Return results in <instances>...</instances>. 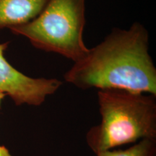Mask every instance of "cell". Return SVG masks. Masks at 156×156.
<instances>
[{
	"label": "cell",
	"mask_w": 156,
	"mask_h": 156,
	"mask_svg": "<svg viewBox=\"0 0 156 156\" xmlns=\"http://www.w3.org/2000/svg\"><path fill=\"white\" fill-rule=\"evenodd\" d=\"M150 35L141 23L113 28L104 39L64 75L77 88L119 89L156 95V67L149 51Z\"/></svg>",
	"instance_id": "obj_1"
},
{
	"label": "cell",
	"mask_w": 156,
	"mask_h": 156,
	"mask_svg": "<svg viewBox=\"0 0 156 156\" xmlns=\"http://www.w3.org/2000/svg\"><path fill=\"white\" fill-rule=\"evenodd\" d=\"M97 95L101 122L85 136L95 154L156 140V95L119 89L98 90Z\"/></svg>",
	"instance_id": "obj_2"
},
{
	"label": "cell",
	"mask_w": 156,
	"mask_h": 156,
	"mask_svg": "<svg viewBox=\"0 0 156 156\" xmlns=\"http://www.w3.org/2000/svg\"><path fill=\"white\" fill-rule=\"evenodd\" d=\"M85 23V0H49L38 17L9 30L36 48L76 62L89 51L83 40Z\"/></svg>",
	"instance_id": "obj_3"
},
{
	"label": "cell",
	"mask_w": 156,
	"mask_h": 156,
	"mask_svg": "<svg viewBox=\"0 0 156 156\" xmlns=\"http://www.w3.org/2000/svg\"><path fill=\"white\" fill-rule=\"evenodd\" d=\"M9 44H0V93L10 98L16 106H41L59 89L62 82L56 78L30 77L18 71L4 54Z\"/></svg>",
	"instance_id": "obj_4"
},
{
	"label": "cell",
	"mask_w": 156,
	"mask_h": 156,
	"mask_svg": "<svg viewBox=\"0 0 156 156\" xmlns=\"http://www.w3.org/2000/svg\"><path fill=\"white\" fill-rule=\"evenodd\" d=\"M49 0H0V30L26 24L38 17Z\"/></svg>",
	"instance_id": "obj_5"
},
{
	"label": "cell",
	"mask_w": 156,
	"mask_h": 156,
	"mask_svg": "<svg viewBox=\"0 0 156 156\" xmlns=\"http://www.w3.org/2000/svg\"><path fill=\"white\" fill-rule=\"evenodd\" d=\"M95 156H156V140H142L126 150H109Z\"/></svg>",
	"instance_id": "obj_6"
},
{
	"label": "cell",
	"mask_w": 156,
	"mask_h": 156,
	"mask_svg": "<svg viewBox=\"0 0 156 156\" xmlns=\"http://www.w3.org/2000/svg\"><path fill=\"white\" fill-rule=\"evenodd\" d=\"M5 94L0 93V106H1L2 101L3 99L5 98ZM0 156H12V155L9 153V152L7 148H6L5 146L0 145Z\"/></svg>",
	"instance_id": "obj_7"
}]
</instances>
